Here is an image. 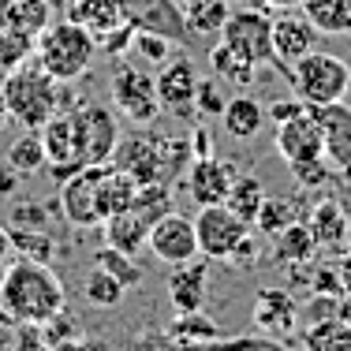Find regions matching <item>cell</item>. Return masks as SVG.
<instances>
[{
	"instance_id": "1",
	"label": "cell",
	"mask_w": 351,
	"mask_h": 351,
	"mask_svg": "<svg viewBox=\"0 0 351 351\" xmlns=\"http://www.w3.org/2000/svg\"><path fill=\"white\" fill-rule=\"evenodd\" d=\"M64 284L49 262L15 258L0 277V314L12 325H49L64 314Z\"/></svg>"
},
{
	"instance_id": "2",
	"label": "cell",
	"mask_w": 351,
	"mask_h": 351,
	"mask_svg": "<svg viewBox=\"0 0 351 351\" xmlns=\"http://www.w3.org/2000/svg\"><path fill=\"white\" fill-rule=\"evenodd\" d=\"M94 56H97V38H94V30L82 27L79 19L49 23V27L34 38V60L53 75L60 86L79 82L82 75L94 68Z\"/></svg>"
},
{
	"instance_id": "3",
	"label": "cell",
	"mask_w": 351,
	"mask_h": 351,
	"mask_svg": "<svg viewBox=\"0 0 351 351\" xmlns=\"http://www.w3.org/2000/svg\"><path fill=\"white\" fill-rule=\"evenodd\" d=\"M191 142L180 138H165V135H131L120 138L112 154V165L123 169L138 187L146 183H169L183 165H191Z\"/></svg>"
},
{
	"instance_id": "4",
	"label": "cell",
	"mask_w": 351,
	"mask_h": 351,
	"mask_svg": "<svg viewBox=\"0 0 351 351\" xmlns=\"http://www.w3.org/2000/svg\"><path fill=\"white\" fill-rule=\"evenodd\" d=\"M0 94H4V101H8L12 120L23 123V128H34V131L45 128V120L60 108V82L41 68L38 60L34 64L27 60V64L8 71Z\"/></svg>"
},
{
	"instance_id": "5",
	"label": "cell",
	"mask_w": 351,
	"mask_h": 351,
	"mask_svg": "<svg viewBox=\"0 0 351 351\" xmlns=\"http://www.w3.org/2000/svg\"><path fill=\"white\" fill-rule=\"evenodd\" d=\"M284 79H288L291 94H295L306 108H317V105H332V101H344L348 97L351 64L340 60V56H332V53L311 49V53L299 56V60L284 71Z\"/></svg>"
},
{
	"instance_id": "6",
	"label": "cell",
	"mask_w": 351,
	"mask_h": 351,
	"mask_svg": "<svg viewBox=\"0 0 351 351\" xmlns=\"http://www.w3.org/2000/svg\"><path fill=\"white\" fill-rule=\"evenodd\" d=\"M41 142H45V169L53 172V180H68L79 169H86V123H82V105L56 108L41 128Z\"/></svg>"
},
{
	"instance_id": "7",
	"label": "cell",
	"mask_w": 351,
	"mask_h": 351,
	"mask_svg": "<svg viewBox=\"0 0 351 351\" xmlns=\"http://www.w3.org/2000/svg\"><path fill=\"white\" fill-rule=\"evenodd\" d=\"M112 108L131 120L135 128H146L165 112L161 97H157V79L149 71H142L138 64H123L112 75Z\"/></svg>"
},
{
	"instance_id": "8",
	"label": "cell",
	"mask_w": 351,
	"mask_h": 351,
	"mask_svg": "<svg viewBox=\"0 0 351 351\" xmlns=\"http://www.w3.org/2000/svg\"><path fill=\"white\" fill-rule=\"evenodd\" d=\"M195 232H198V254L213 258V262H228L232 250L250 236V224L239 213H232L224 202H217V206H198Z\"/></svg>"
},
{
	"instance_id": "9",
	"label": "cell",
	"mask_w": 351,
	"mask_h": 351,
	"mask_svg": "<svg viewBox=\"0 0 351 351\" xmlns=\"http://www.w3.org/2000/svg\"><path fill=\"white\" fill-rule=\"evenodd\" d=\"M221 41L232 45L239 56H247L250 64H277L273 56V19L258 8H239L224 19L221 27Z\"/></svg>"
},
{
	"instance_id": "10",
	"label": "cell",
	"mask_w": 351,
	"mask_h": 351,
	"mask_svg": "<svg viewBox=\"0 0 351 351\" xmlns=\"http://www.w3.org/2000/svg\"><path fill=\"white\" fill-rule=\"evenodd\" d=\"M146 250L165 265H183V262H195L198 258V232H195V221L183 213H165L154 221L149 228V239H146Z\"/></svg>"
},
{
	"instance_id": "11",
	"label": "cell",
	"mask_w": 351,
	"mask_h": 351,
	"mask_svg": "<svg viewBox=\"0 0 351 351\" xmlns=\"http://www.w3.org/2000/svg\"><path fill=\"white\" fill-rule=\"evenodd\" d=\"M123 19L131 23L135 30H149V34H161L169 41H187V19H183L180 0H120Z\"/></svg>"
},
{
	"instance_id": "12",
	"label": "cell",
	"mask_w": 351,
	"mask_h": 351,
	"mask_svg": "<svg viewBox=\"0 0 351 351\" xmlns=\"http://www.w3.org/2000/svg\"><path fill=\"white\" fill-rule=\"evenodd\" d=\"M97 180H101V165H86L60 183V213L68 217V224L94 228L105 221L101 202H97Z\"/></svg>"
},
{
	"instance_id": "13",
	"label": "cell",
	"mask_w": 351,
	"mask_h": 351,
	"mask_svg": "<svg viewBox=\"0 0 351 351\" xmlns=\"http://www.w3.org/2000/svg\"><path fill=\"white\" fill-rule=\"evenodd\" d=\"M311 49H317V27L306 19L295 8H284V12L273 19V56L277 71H288L299 56H306Z\"/></svg>"
},
{
	"instance_id": "14",
	"label": "cell",
	"mask_w": 351,
	"mask_h": 351,
	"mask_svg": "<svg viewBox=\"0 0 351 351\" xmlns=\"http://www.w3.org/2000/svg\"><path fill=\"white\" fill-rule=\"evenodd\" d=\"M273 146H277V154L288 165L317 161V157H325V131H322V123H317V116L306 108V112L295 116V120L277 123V138H273Z\"/></svg>"
},
{
	"instance_id": "15",
	"label": "cell",
	"mask_w": 351,
	"mask_h": 351,
	"mask_svg": "<svg viewBox=\"0 0 351 351\" xmlns=\"http://www.w3.org/2000/svg\"><path fill=\"white\" fill-rule=\"evenodd\" d=\"M325 131V161L332 165V172H340V180L351 183V105L332 101L311 108Z\"/></svg>"
},
{
	"instance_id": "16",
	"label": "cell",
	"mask_w": 351,
	"mask_h": 351,
	"mask_svg": "<svg viewBox=\"0 0 351 351\" xmlns=\"http://www.w3.org/2000/svg\"><path fill=\"white\" fill-rule=\"evenodd\" d=\"M157 79V97L161 108L172 116H191L195 112V90H198V71L187 56H172L169 64H161Z\"/></svg>"
},
{
	"instance_id": "17",
	"label": "cell",
	"mask_w": 351,
	"mask_h": 351,
	"mask_svg": "<svg viewBox=\"0 0 351 351\" xmlns=\"http://www.w3.org/2000/svg\"><path fill=\"white\" fill-rule=\"evenodd\" d=\"M82 123H86V161L90 165H105L112 161L116 146H120V112L108 105L86 101L82 105Z\"/></svg>"
},
{
	"instance_id": "18",
	"label": "cell",
	"mask_w": 351,
	"mask_h": 351,
	"mask_svg": "<svg viewBox=\"0 0 351 351\" xmlns=\"http://www.w3.org/2000/svg\"><path fill=\"white\" fill-rule=\"evenodd\" d=\"M232 180H236V172H232L228 161H221V157H195V161L187 165V191L191 198H195L198 206H217L228 198L232 191Z\"/></svg>"
},
{
	"instance_id": "19",
	"label": "cell",
	"mask_w": 351,
	"mask_h": 351,
	"mask_svg": "<svg viewBox=\"0 0 351 351\" xmlns=\"http://www.w3.org/2000/svg\"><path fill=\"white\" fill-rule=\"evenodd\" d=\"M172 269H176V273L169 277V299H172L176 314H195V311H202L210 265H206L202 258H195V262L172 265Z\"/></svg>"
},
{
	"instance_id": "20",
	"label": "cell",
	"mask_w": 351,
	"mask_h": 351,
	"mask_svg": "<svg viewBox=\"0 0 351 351\" xmlns=\"http://www.w3.org/2000/svg\"><path fill=\"white\" fill-rule=\"evenodd\" d=\"M53 23V0H0V30L4 34L38 38Z\"/></svg>"
},
{
	"instance_id": "21",
	"label": "cell",
	"mask_w": 351,
	"mask_h": 351,
	"mask_svg": "<svg viewBox=\"0 0 351 351\" xmlns=\"http://www.w3.org/2000/svg\"><path fill=\"white\" fill-rule=\"evenodd\" d=\"M101 228H105V243L108 247L123 250V254H138V250H146L149 228H154V217H146L138 206H128L123 213L108 217Z\"/></svg>"
},
{
	"instance_id": "22",
	"label": "cell",
	"mask_w": 351,
	"mask_h": 351,
	"mask_svg": "<svg viewBox=\"0 0 351 351\" xmlns=\"http://www.w3.org/2000/svg\"><path fill=\"white\" fill-rule=\"evenodd\" d=\"M306 224H311L317 247H325V250L348 247V213L337 198H322L311 210V217H306Z\"/></svg>"
},
{
	"instance_id": "23",
	"label": "cell",
	"mask_w": 351,
	"mask_h": 351,
	"mask_svg": "<svg viewBox=\"0 0 351 351\" xmlns=\"http://www.w3.org/2000/svg\"><path fill=\"white\" fill-rule=\"evenodd\" d=\"M221 123H224V131H228V138L250 142L265 128V105H258L250 94H239V97H232V101L224 105Z\"/></svg>"
},
{
	"instance_id": "24",
	"label": "cell",
	"mask_w": 351,
	"mask_h": 351,
	"mask_svg": "<svg viewBox=\"0 0 351 351\" xmlns=\"http://www.w3.org/2000/svg\"><path fill=\"white\" fill-rule=\"evenodd\" d=\"M299 12L317 27V34H351V0H303Z\"/></svg>"
},
{
	"instance_id": "25",
	"label": "cell",
	"mask_w": 351,
	"mask_h": 351,
	"mask_svg": "<svg viewBox=\"0 0 351 351\" xmlns=\"http://www.w3.org/2000/svg\"><path fill=\"white\" fill-rule=\"evenodd\" d=\"M4 161L12 165V169L19 172V176H34V172H41V169L49 165V157H45V142H41V131L23 128V135H19V138H12V146H8Z\"/></svg>"
},
{
	"instance_id": "26",
	"label": "cell",
	"mask_w": 351,
	"mask_h": 351,
	"mask_svg": "<svg viewBox=\"0 0 351 351\" xmlns=\"http://www.w3.org/2000/svg\"><path fill=\"white\" fill-rule=\"evenodd\" d=\"M273 239H277V262H288V265L311 262V254L317 250V239H314V232L306 221H291L288 228H280Z\"/></svg>"
},
{
	"instance_id": "27",
	"label": "cell",
	"mask_w": 351,
	"mask_h": 351,
	"mask_svg": "<svg viewBox=\"0 0 351 351\" xmlns=\"http://www.w3.org/2000/svg\"><path fill=\"white\" fill-rule=\"evenodd\" d=\"M303 351H351V325L340 322L337 314L311 322L303 337Z\"/></svg>"
},
{
	"instance_id": "28",
	"label": "cell",
	"mask_w": 351,
	"mask_h": 351,
	"mask_svg": "<svg viewBox=\"0 0 351 351\" xmlns=\"http://www.w3.org/2000/svg\"><path fill=\"white\" fill-rule=\"evenodd\" d=\"M183 8V19H187L191 34H221L224 19L232 15L228 0H187Z\"/></svg>"
},
{
	"instance_id": "29",
	"label": "cell",
	"mask_w": 351,
	"mask_h": 351,
	"mask_svg": "<svg viewBox=\"0 0 351 351\" xmlns=\"http://www.w3.org/2000/svg\"><path fill=\"white\" fill-rule=\"evenodd\" d=\"M71 19H79L82 27H90V30H94V38H97V34H105V30L120 27V23H123V8H120V0H75V4H71Z\"/></svg>"
},
{
	"instance_id": "30",
	"label": "cell",
	"mask_w": 351,
	"mask_h": 351,
	"mask_svg": "<svg viewBox=\"0 0 351 351\" xmlns=\"http://www.w3.org/2000/svg\"><path fill=\"white\" fill-rule=\"evenodd\" d=\"M210 68L217 79L224 82H236V86H247V82H254V71L258 64H250L247 56H239L232 45H224V41H217V45L210 49Z\"/></svg>"
},
{
	"instance_id": "31",
	"label": "cell",
	"mask_w": 351,
	"mask_h": 351,
	"mask_svg": "<svg viewBox=\"0 0 351 351\" xmlns=\"http://www.w3.org/2000/svg\"><path fill=\"white\" fill-rule=\"evenodd\" d=\"M254 317L265 325V329H291V317H295V299H291L284 288H265V291H258Z\"/></svg>"
},
{
	"instance_id": "32",
	"label": "cell",
	"mask_w": 351,
	"mask_h": 351,
	"mask_svg": "<svg viewBox=\"0 0 351 351\" xmlns=\"http://www.w3.org/2000/svg\"><path fill=\"white\" fill-rule=\"evenodd\" d=\"M262 202H265V187H262V180H258V176H236V180H232L228 198H224V206H228L232 213H239L247 224H254Z\"/></svg>"
},
{
	"instance_id": "33",
	"label": "cell",
	"mask_w": 351,
	"mask_h": 351,
	"mask_svg": "<svg viewBox=\"0 0 351 351\" xmlns=\"http://www.w3.org/2000/svg\"><path fill=\"white\" fill-rule=\"evenodd\" d=\"M82 295H86V303L101 306V311H112V306L123 303V295H128V288H123L120 280L112 277V273H105L101 265L97 269L86 273V284H82Z\"/></svg>"
},
{
	"instance_id": "34",
	"label": "cell",
	"mask_w": 351,
	"mask_h": 351,
	"mask_svg": "<svg viewBox=\"0 0 351 351\" xmlns=\"http://www.w3.org/2000/svg\"><path fill=\"white\" fill-rule=\"evenodd\" d=\"M97 265H101V269L105 273H112V277L116 280H120L123 284V288H138V284H142V277H146V273H142V265L135 262V254H123V250H116V247H101V250H97Z\"/></svg>"
},
{
	"instance_id": "35",
	"label": "cell",
	"mask_w": 351,
	"mask_h": 351,
	"mask_svg": "<svg viewBox=\"0 0 351 351\" xmlns=\"http://www.w3.org/2000/svg\"><path fill=\"white\" fill-rule=\"evenodd\" d=\"M8 232H12V250H19V258H34V262H49L53 258V236H49V228H12L8 224Z\"/></svg>"
},
{
	"instance_id": "36",
	"label": "cell",
	"mask_w": 351,
	"mask_h": 351,
	"mask_svg": "<svg viewBox=\"0 0 351 351\" xmlns=\"http://www.w3.org/2000/svg\"><path fill=\"white\" fill-rule=\"evenodd\" d=\"M295 221V206L288 202V198H269L265 195L262 210L254 217V228L262 232V236H277L280 228H288V224Z\"/></svg>"
},
{
	"instance_id": "37",
	"label": "cell",
	"mask_w": 351,
	"mask_h": 351,
	"mask_svg": "<svg viewBox=\"0 0 351 351\" xmlns=\"http://www.w3.org/2000/svg\"><path fill=\"white\" fill-rule=\"evenodd\" d=\"M135 53L142 56L146 64H154V68H161V64H169L172 60V49H176V41L169 38H161V34H149V30H135Z\"/></svg>"
},
{
	"instance_id": "38",
	"label": "cell",
	"mask_w": 351,
	"mask_h": 351,
	"mask_svg": "<svg viewBox=\"0 0 351 351\" xmlns=\"http://www.w3.org/2000/svg\"><path fill=\"white\" fill-rule=\"evenodd\" d=\"M30 53H34V38H27V34H4L0 30V71H12V68H19V64H27L30 60Z\"/></svg>"
},
{
	"instance_id": "39",
	"label": "cell",
	"mask_w": 351,
	"mask_h": 351,
	"mask_svg": "<svg viewBox=\"0 0 351 351\" xmlns=\"http://www.w3.org/2000/svg\"><path fill=\"white\" fill-rule=\"evenodd\" d=\"M291 176L299 180V187L303 191H322L325 183L332 180V165L325 161V157H317V161H299V165H291Z\"/></svg>"
},
{
	"instance_id": "40",
	"label": "cell",
	"mask_w": 351,
	"mask_h": 351,
	"mask_svg": "<svg viewBox=\"0 0 351 351\" xmlns=\"http://www.w3.org/2000/svg\"><path fill=\"white\" fill-rule=\"evenodd\" d=\"M224 105H228V97L221 94V86H217V75L213 79H198V90H195V112H206V116H221Z\"/></svg>"
},
{
	"instance_id": "41",
	"label": "cell",
	"mask_w": 351,
	"mask_h": 351,
	"mask_svg": "<svg viewBox=\"0 0 351 351\" xmlns=\"http://www.w3.org/2000/svg\"><path fill=\"white\" fill-rule=\"evenodd\" d=\"M8 224L12 228H49V210L38 202H15Z\"/></svg>"
},
{
	"instance_id": "42",
	"label": "cell",
	"mask_w": 351,
	"mask_h": 351,
	"mask_svg": "<svg viewBox=\"0 0 351 351\" xmlns=\"http://www.w3.org/2000/svg\"><path fill=\"white\" fill-rule=\"evenodd\" d=\"M311 288L317 295H344V284H340V269L337 265H322L311 277Z\"/></svg>"
},
{
	"instance_id": "43",
	"label": "cell",
	"mask_w": 351,
	"mask_h": 351,
	"mask_svg": "<svg viewBox=\"0 0 351 351\" xmlns=\"http://www.w3.org/2000/svg\"><path fill=\"white\" fill-rule=\"evenodd\" d=\"M303 112H306V105L299 101V97H284V101H273L265 108V120L284 123V120H295V116H303Z\"/></svg>"
},
{
	"instance_id": "44",
	"label": "cell",
	"mask_w": 351,
	"mask_h": 351,
	"mask_svg": "<svg viewBox=\"0 0 351 351\" xmlns=\"http://www.w3.org/2000/svg\"><path fill=\"white\" fill-rule=\"evenodd\" d=\"M41 325H15V351H45V337Z\"/></svg>"
},
{
	"instance_id": "45",
	"label": "cell",
	"mask_w": 351,
	"mask_h": 351,
	"mask_svg": "<svg viewBox=\"0 0 351 351\" xmlns=\"http://www.w3.org/2000/svg\"><path fill=\"white\" fill-rule=\"evenodd\" d=\"M19 180H23V176L15 172L12 165H8V161H0V198H12L15 191H19Z\"/></svg>"
},
{
	"instance_id": "46",
	"label": "cell",
	"mask_w": 351,
	"mask_h": 351,
	"mask_svg": "<svg viewBox=\"0 0 351 351\" xmlns=\"http://www.w3.org/2000/svg\"><path fill=\"white\" fill-rule=\"evenodd\" d=\"M254 254H258V243L247 236L243 243H239L236 250H232V258H228V262H236V265H250V262H254Z\"/></svg>"
},
{
	"instance_id": "47",
	"label": "cell",
	"mask_w": 351,
	"mask_h": 351,
	"mask_svg": "<svg viewBox=\"0 0 351 351\" xmlns=\"http://www.w3.org/2000/svg\"><path fill=\"white\" fill-rule=\"evenodd\" d=\"M210 154H213V149H210V135L198 128L195 135H191V157H210Z\"/></svg>"
},
{
	"instance_id": "48",
	"label": "cell",
	"mask_w": 351,
	"mask_h": 351,
	"mask_svg": "<svg viewBox=\"0 0 351 351\" xmlns=\"http://www.w3.org/2000/svg\"><path fill=\"white\" fill-rule=\"evenodd\" d=\"M12 254H15V250H12V232H8L4 224H0V269H4L8 262H12Z\"/></svg>"
},
{
	"instance_id": "49",
	"label": "cell",
	"mask_w": 351,
	"mask_h": 351,
	"mask_svg": "<svg viewBox=\"0 0 351 351\" xmlns=\"http://www.w3.org/2000/svg\"><path fill=\"white\" fill-rule=\"evenodd\" d=\"M337 269H340V284H344V295H351V254L340 258Z\"/></svg>"
},
{
	"instance_id": "50",
	"label": "cell",
	"mask_w": 351,
	"mask_h": 351,
	"mask_svg": "<svg viewBox=\"0 0 351 351\" xmlns=\"http://www.w3.org/2000/svg\"><path fill=\"white\" fill-rule=\"evenodd\" d=\"M337 317L351 325V295H340V299H337Z\"/></svg>"
},
{
	"instance_id": "51",
	"label": "cell",
	"mask_w": 351,
	"mask_h": 351,
	"mask_svg": "<svg viewBox=\"0 0 351 351\" xmlns=\"http://www.w3.org/2000/svg\"><path fill=\"white\" fill-rule=\"evenodd\" d=\"M0 351H15V329H4V325H0Z\"/></svg>"
},
{
	"instance_id": "52",
	"label": "cell",
	"mask_w": 351,
	"mask_h": 351,
	"mask_svg": "<svg viewBox=\"0 0 351 351\" xmlns=\"http://www.w3.org/2000/svg\"><path fill=\"white\" fill-rule=\"evenodd\" d=\"M265 8H277V12H284V8H299L303 0H262Z\"/></svg>"
},
{
	"instance_id": "53",
	"label": "cell",
	"mask_w": 351,
	"mask_h": 351,
	"mask_svg": "<svg viewBox=\"0 0 351 351\" xmlns=\"http://www.w3.org/2000/svg\"><path fill=\"white\" fill-rule=\"evenodd\" d=\"M12 123V112H8V101H4V94H0V131Z\"/></svg>"
},
{
	"instance_id": "54",
	"label": "cell",
	"mask_w": 351,
	"mask_h": 351,
	"mask_svg": "<svg viewBox=\"0 0 351 351\" xmlns=\"http://www.w3.org/2000/svg\"><path fill=\"white\" fill-rule=\"evenodd\" d=\"M348 254H351V217H348Z\"/></svg>"
},
{
	"instance_id": "55",
	"label": "cell",
	"mask_w": 351,
	"mask_h": 351,
	"mask_svg": "<svg viewBox=\"0 0 351 351\" xmlns=\"http://www.w3.org/2000/svg\"><path fill=\"white\" fill-rule=\"evenodd\" d=\"M183 4H187V0H183Z\"/></svg>"
},
{
	"instance_id": "56",
	"label": "cell",
	"mask_w": 351,
	"mask_h": 351,
	"mask_svg": "<svg viewBox=\"0 0 351 351\" xmlns=\"http://www.w3.org/2000/svg\"><path fill=\"white\" fill-rule=\"evenodd\" d=\"M228 4H232V0H228Z\"/></svg>"
}]
</instances>
